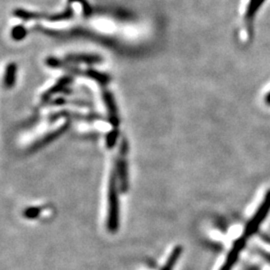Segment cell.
<instances>
[{
    "label": "cell",
    "instance_id": "cell-1",
    "mask_svg": "<svg viewBox=\"0 0 270 270\" xmlns=\"http://www.w3.org/2000/svg\"><path fill=\"white\" fill-rule=\"evenodd\" d=\"M116 173L113 171L110 175L108 186V211H107V229L109 232L115 233L119 226V208L116 187Z\"/></svg>",
    "mask_w": 270,
    "mask_h": 270
},
{
    "label": "cell",
    "instance_id": "cell-2",
    "mask_svg": "<svg viewBox=\"0 0 270 270\" xmlns=\"http://www.w3.org/2000/svg\"><path fill=\"white\" fill-rule=\"evenodd\" d=\"M265 2V0H250L244 12L243 22H244V29L246 33V40L250 42L253 39L254 35V21L259 11L261 5Z\"/></svg>",
    "mask_w": 270,
    "mask_h": 270
},
{
    "label": "cell",
    "instance_id": "cell-3",
    "mask_svg": "<svg viewBox=\"0 0 270 270\" xmlns=\"http://www.w3.org/2000/svg\"><path fill=\"white\" fill-rule=\"evenodd\" d=\"M270 211V189L268 192L265 195L264 200L262 201V203L260 204V206L258 208L256 214L251 218L250 223L247 224L244 234L243 236H245L246 238H248V236L252 235L258 227L261 225L262 221L266 218L267 214L269 213Z\"/></svg>",
    "mask_w": 270,
    "mask_h": 270
},
{
    "label": "cell",
    "instance_id": "cell-4",
    "mask_svg": "<svg viewBox=\"0 0 270 270\" xmlns=\"http://www.w3.org/2000/svg\"><path fill=\"white\" fill-rule=\"evenodd\" d=\"M126 152H127V146L126 142H123L122 148L119 153V158L117 162V174L119 179V188L121 192H126L128 189V182H127V164H126Z\"/></svg>",
    "mask_w": 270,
    "mask_h": 270
},
{
    "label": "cell",
    "instance_id": "cell-5",
    "mask_svg": "<svg viewBox=\"0 0 270 270\" xmlns=\"http://www.w3.org/2000/svg\"><path fill=\"white\" fill-rule=\"evenodd\" d=\"M245 241H246V237L242 236V237H240L239 239H237L234 242L232 248L229 251V255L226 257V260L223 263V265H222V267H221L220 270H231V268L234 266L235 262L237 261L241 250L244 248Z\"/></svg>",
    "mask_w": 270,
    "mask_h": 270
},
{
    "label": "cell",
    "instance_id": "cell-6",
    "mask_svg": "<svg viewBox=\"0 0 270 270\" xmlns=\"http://www.w3.org/2000/svg\"><path fill=\"white\" fill-rule=\"evenodd\" d=\"M182 253V247L180 245L175 246L173 250L171 251L168 259H167V263L164 264V266L162 267L161 270H172L174 265L176 264V262L178 261L180 255Z\"/></svg>",
    "mask_w": 270,
    "mask_h": 270
},
{
    "label": "cell",
    "instance_id": "cell-7",
    "mask_svg": "<svg viewBox=\"0 0 270 270\" xmlns=\"http://www.w3.org/2000/svg\"><path fill=\"white\" fill-rule=\"evenodd\" d=\"M14 75H15V65L14 64H10L7 67V74L5 77V84L7 86H12V84H14Z\"/></svg>",
    "mask_w": 270,
    "mask_h": 270
},
{
    "label": "cell",
    "instance_id": "cell-8",
    "mask_svg": "<svg viewBox=\"0 0 270 270\" xmlns=\"http://www.w3.org/2000/svg\"><path fill=\"white\" fill-rule=\"evenodd\" d=\"M69 60H75L76 63L78 61H84V63H95L96 61H98L99 59L96 57V56H87V55H81V56H71L68 58Z\"/></svg>",
    "mask_w": 270,
    "mask_h": 270
},
{
    "label": "cell",
    "instance_id": "cell-9",
    "mask_svg": "<svg viewBox=\"0 0 270 270\" xmlns=\"http://www.w3.org/2000/svg\"><path fill=\"white\" fill-rule=\"evenodd\" d=\"M264 102H265L266 105L270 106V90L267 93H266V95H265V97H264Z\"/></svg>",
    "mask_w": 270,
    "mask_h": 270
}]
</instances>
